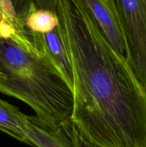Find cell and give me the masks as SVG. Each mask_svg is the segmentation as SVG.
<instances>
[{
    "instance_id": "1",
    "label": "cell",
    "mask_w": 146,
    "mask_h": 147,
    "mask_svg": "<svg viewBox=\"0 0 146 147\" xmlns=\"http://www.w3.org/2000/svg\"><path fill=\"white\" fill-rule=\"evenodd\" d=\"M57 30L73 76L70 119L97 147H146V90L82 0H57Z\"/></svg>"
},
{
    "instance_id": "2",
    "label": "cell",
    "mask_w": 146,
    "mask_h": 147,
    "mask_svg": "<svg viewBox=\"0 0 146 147\" xmlns=\"http://www.w3.org/2000/svg\"><path fill=\"white\" fill-rule=\"evenodd\" d=\"M0 92L27 103L43 127L56 130L71 117L72 92L42 33L18 42L0 39Z\"/></svg>"
},
{
    "instance_id": "3",
    "label": "cell",
    "mask_w": 146,
    "mask_h": 147,
    "mask_svg": "<svg viewBox=\"0 0 146 147\" xmlns=\"http://www.w3.org/2000/svg\"><path fill=\"white\" fill-rule=\"evenodd\" d=\"M125 43V57L146 90V0H107Z\"/></svg>"
},
{
    "instance_id": "4",
    "label": "cell",
    "mask_w": 146,
    "mask_h": 147,
    "mask_svg": "<svg viewBox=\"0 0 146 147\" xmlns=\"http://www.w3.org/2000/svg\"><path fill=\"white\" fill-rule=\"evenodd\" d=\"M102 34L117 51L125 56L124 37L107 0H82Z\"/></svg>"
},
{
    "instance_id": "5",
    "label": "cell",
    "mask_w": 146,
    "mask_h": 147,
    "mask_svg": "<svg viewBox=\"0 0 146 147\" xmlns=\"http://www.w3.org/2000/svg\"><path fill=\"white\" fill-rule=\"evenodd\" d=\"M31 117L0 98V130L28 145L27 127Z\"/></svg>"
},
{
    "instance_id": "6",
    "label": "cell",
    "mask_w": 146,
    "mask_h": 147,
    "mask_svg": "<svg viewBox=\"0 0 146 147\" xmlns=\"http://www.w3.org/2000/svg\"><path fill=\"white\" fill-rule=\"evenodd\" d=\"M29 145L34 147H71L63 131L60 127L56 130L47 129L31 120L27 127Z\"/></svg>"
},
{
    "instance_id": "7",
    "label": "cell",
    "mask_w": 146,
    "mask_h": 147,
    "mask_svg": "<svg viewBox=\"0 0 146 147\" xmlns=\"http://www.w3.org/2000/svg\"><path fill=\"white\" fill-rule=\"evenodd\" d=\"M42 34L49 52L54 58L58 67H60L62 74L64 75L72 92V72L65 50L63 47L62 42L58 33L57 27L50 32L44 33Z\"/></svg>"
},
{
    "instance_id": "8",
    "label": "cell",
    "mask_w": 146,
    "mask_h": 147,
    "mask_svg": "<svg viewBox=\"0 0 146 147\" xmlns=\"http://www.w3.org/2000/svg\"><path fill=\"white\" fill-rule=\"evenodd\" d=\"M24 23L29 30L44 34L57 28L59 20L56 13L36 7L30 11Z\"/></svg>"
},
{
    "instance_id": "9",
    "label": "cell",
    "mask_w": 146,
    "mask_h": 147,
    "mask_svg": "<svg viewBox=\"0 0 146 147\" xmlns=\"http://www.w3.org/2000/svg\"><path fill=\"white\" fill-rule=\"evenodd\" d=\"M60 126L65 134L71 147H97L87 142L79 134L70 119L62 122Z\"/></svg>"
},
{
    "instance_id": "10",
    "label": "cell",
    "mask_w": 146,
    "mask_h": 147,
    "mask_svg": "<svg viewBox=\"0 0 146 147\" xmlns=\"http://www.w3.org/2000/svg\"><path fill=\"white\" fill-rule=\"evenodd\" d=\"M10 1L16 11L17 18L23 22H25L26 18L30 11L37 7L33 0H10Z\"/></svg>"
},
{
    "instance_id": "11",
    "label": "cell",
    "mask_w": 146,
    "mask_h": 147,
    "mask_svg": "<svg viewBox=\"0 0 146 147\" xmlns=\"http://www.w3.org/2000/svg\"><path fill=\"white\" fill-rule=\"evenodd\" d=\"M0 12L11 20L17 18V14L10 0H0Z\"/></svg>"
},
{
    "instance_id": "12",
    "label": "cell",
    "mask_w": 146,
    "mask_h": 147,
    "mask_svg": "<svg viewBox=\"0 0 146 147\" xmlns=\"http://www.w3.org/2000/svg\"><path fill=\"white\" fill-rule=\"evenodd\" d=\"M37 9L57 12V0H33Z\"/></svg>"
}]
</instances>
